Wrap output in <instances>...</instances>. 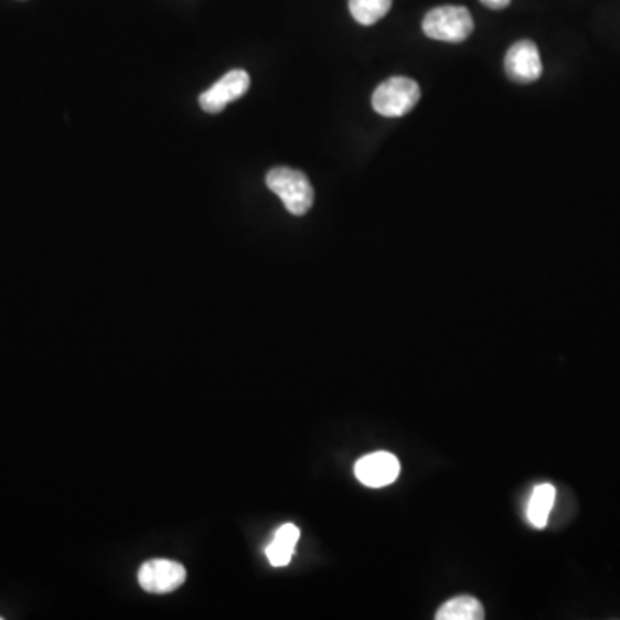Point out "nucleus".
<instances>
[{"label": "nucleus", "instance_id": "obj_11", "mask_svg": "<svg viewBox=\"0 0 620 620\" xmlns=\"http://www.w3.org/2000/svg\"><path fill=\"white\" fill-rule=\"evenodd\" d=\"M293 548L290 546L281 545V543L275 542L272 539L271 545L267 546L266 555L271 562V566L275 567H285L288 566L291 562V557H293Z\"/></svg>", "mask_w": 620, "mask_h": 620}, {"label": "nucleus", "instance_id": "obj_4", "mask_svg": "<svg viewBox=\"0 0 620 620\" xmlns=\"http://www.w3.org/2000/svg\"><path fill=\"white\" fill-rule=\"evenodd\" d=\"M186 581L185 567L168 558H153L138 570V582L147 594H173Z\"/></svg>", "mask_w": 620, "mask_h": 620}, {"label": "nucleus", "instance_id": "obj_1", "mask_svg": "<svg viewBox=\"0 0 620 620\" xmlns=\"http://www.w3.org/2000/svg\"><path fill=\"white\" fill-rule=\"evenodd\" d=\"M267 189L281 199L288 213L303 216L314 204V189L309 178L291 168H275L267 173Z\"/></svg>", "mask_w": 620, "mask_h": 620}, {"label": "nucleus", "instance_id": "obj_10", "mask_svg": "<svg viewBox=\"0 0 620 620\" xmlns=\"http://www.w3.org/2000/svg\"><path fill=\"white\" fill-rule=\"evenodd\" d=\"M393 0H349L350 14L359 24L371 26L388 14Z\"/></svg>", "mask_w": 620, "mask_h": 620}, {"label": "nucleus", "instance_id": "obj_3", "mask_svg": "<svg viewBox=\"0 0 620 620\" xmlns=\"http://www.w3.org/2000/svg\"><path fill=\"white\" fill-rule=\"evenodd\" d=\"M420 88L417 82L404 76L386 79L373 95V107L377 115L402 118L417 106Z\"/></svg>", "mask_w": 620, "mask_h": 620}, {"label": "nucleus", "instance_id": "obj_5", "mask_svg": "<svg viewBox=\"0 0 620 620\" xmlns=\"http://www.w3.org/2000/svg\"><path fill=\"white\" fill-rule=\"evenodd\" d=\"M248 87H250L248 73L244 70H233L201 95V107L205 113L217 115L229 103L247 94Z\"/></svg>", "mask_w": 620, "mask_h": 620}, {"label": "nucleus", "instance_id": "obj_6", "mask_svg": "<svg viewBox=\"0 0 620 620\" xmlns=\"http://www.w3.org/2000/svg\"><path fill=\"white\" fill-rule=\"evenodd\" d=\"M506 76L515 83H533L542 76L539 51L531 40L515 42L505 55Z\"/></svg>", "mask_w": 620, "mask_h": 620}, {"label": "nucleus", "instance_id": "obj_13", "mask_svg": "<svg viewBox=\"0 0 620 620\" xmlns=\"http://www.w3.org/2000/svg\"><path fill=\"white\" fill-rule=\"evenodd\" d=\"M487 8L490 9H505L506 6L511 4V0H481Z\"/></svg>", "mask_w": 620, "mask_h": 620}, {"label": "nucleus", "instance_id": "obj_8", "mask_svg": "<svg viewBox=\"0 0 620 620\" xmlns=\"http://www.w3.org/2000/svg\"><path fill=\"white\" fill-rule=\"evenodd\" d=\"M555 488L552 484H539L534 488L530 505H527V521L536 530H543L548 524L549 512L554 509Z\"/></svg>", "mask_w": 620, "mask_h": 620}, {"label": "nucleus", "instance_id": "obj_2", "mask_svg": "<svg viewBox=\"0 0 620 620\" xmlns=\"http://www.w3.org/2000/svg\"><path fill=\"white\" fill-rule=\"evenodd\" d=\"M474 30L471 12L460 6H443L426 14L423 32L426 36L448 44H460L468 40Z\"/></svg>", "mask_w": 620, "mask_h": 620}, {"label": "nucleus", "instance_id": "obj_12", "mask_svg": "<svg viewBox=\"0 0 620 620\" xmlns=\"http://www.w3.org/2000/svg\"><path fill=\"white\" fill-rule=\"evenodd\" d=\"M300 539V530L293 524H285V526L279 527L275 534V542L281 543V545L290 546L295 549L297 543Z\"/></svg>", "mask_w": 620, "mask_h": 620}, {"label": "nucleus", "instance_id": "obj_7", "mask_svg": "<svg viewBox=\"0 0 620 620\" xmlns=\"http://www.w3.org/2000/svg\"><path fill=\"white\" fill-rule=\"evenodd\" d=\"M355 475L364 487H388L400 475V460L388 452L371 453L355 463Z\"/></svg>", "mask_w": 620, "mask_h": 620}, {"label": "nucleus", "instance_id": "obj_9", "mask_svg": "<svg viewBox=\"0 0 620 620\" xmlns=\"http://www.w3.org/2000/svg\"><path fill=\"white\" fill-rule=\"evenodd\" d=\"M438 620H481L484 619L483 605L472 597L448 600L436 613Z\"/></svg>", "mask_w": 620, "mask_h": 620}]
</instances>
